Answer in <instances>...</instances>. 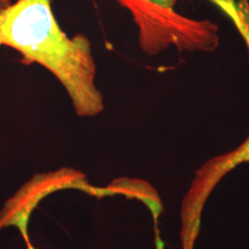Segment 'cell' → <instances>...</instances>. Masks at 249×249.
Instances as JSON below:
<instances>
[{
  "label": "cell",
  "instance_id": "2",
  "mask_svg": "<svg viewBox=\"0 0 249 249\" xmlns=\"http://www.w3.org/2000/svg\"><path fill=\"white\" fill-rule=\"evenodd\" d=\"M129 12L142 51L156 55L169 47L179 51H212L219 44L218 26L195 20L175 9L176 0H116Z\"/></svg>",
  "mask_w": 249,
  "mask_h": 249
},
{
  "label": "cell",
  "instance_id": "4",
  "mask_svg": "<svg viewBox=\"0 0 249 249\" xmlns=\"http://www.w3.org/2000/svg\"><path fill=\"white\" fill-rule=\"evenodd\" d=\"M11 4H12L11 0H0V12H2L4 9H6V8H7Z\"/></svg>",
  "mask_w": 249,
  "mask_h": 249
},
{
  "label": "cell",
  "instance_id": "1",
  "mask_svg": "<svg viewBox=\"0 0 249 249\" xmlns=\"http://www.w3.org/2000/svg\"><path fill=\"white\" fill-rule=\"evenodd\" d=\"M0 45L21 53L22 62L50 70L64 85L75 113L95 116L104 110L96 85V64L85 36L62 31L51 0H16L0 12Z\"/></svg>",
  "mask_w": 249,
  "mask_h": 249
},
{
  "label": "cell",
  "instance_id": "3",
  "mask_svg": "<svg viewBox=\"0 0 249 249\" xmlns=\"http://www.w3.org/2000/svg\"><path fill=\"white\" fill-rule=\"evenodd\" d=\"M246 42L249 53V16L234 22ZM249 163V136L238 148L205 161L195 173L180 209L181 239L185 249H189L197 236L203 209L218 182L236 166Z\"/></svg>",
  "mask_w": 249,
  "mask_h": 249
},
{
  "label": "cell",
  "instance_id": "5",
  "mask_svg": "<svg viewBox=\"0 0 249 249\" xmlns=\"http://www.w3.org/2000/svg\"><path fill=\"white\" fill-rule=\"evenodd\" d=\"M26 243H27V247H28V249H35L34 247H32V245L30 243V240H28V241H26Z\"/></svg>",
  "mask_w": 249,
  "mask_h": 249
}]
</instances>
